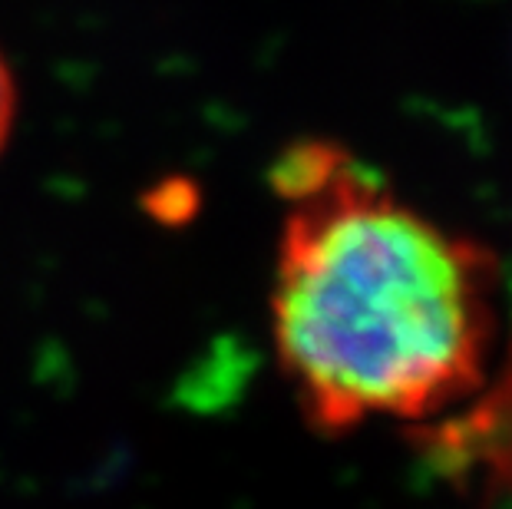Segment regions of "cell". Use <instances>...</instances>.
Listing matches in <instances>:
<instances>
[{
	"label": "cell",
	"instance_id": "obj_1",
	"mask_svg": "<svg viewBox=\"0 0 512 509\" xmlns=\"http://www.w3.org/2000/svg\"><path fill=\"white\" fill-rule=\"evenodd\" d=\"M281 238L271 341L304 420L341 433L420 424L493 371L499 265L446 232L334 139H298L271 166Z\"/></svg>",
	"mask_w": 512,
	"mask_h": 509
},
{
	"label": "cell",
	"instance_id": "obj_2",
	"mask_svg": "<svg viewBox=\"0 0 512 509\" xmlns=\"http://www.w3.org/2000/svg\"><path fill=\"white\" fill-rule=\"evenodd\" d=\"M407 427L420 460L460 496L512 503V344L476 394Z\"/></svg>",
	"mask_w": 512,
	"mask_h": 509
},
{
	"label": "cell",
	"instance_id": "obj_3",
	"mask_svg": "<svg viewBox=\"0 0 512 509\" xmlns=\"http://www.w3.org/2000/svg\"><path fill=\"white\" fill-rule=\"evenodd\" d=\"M14 119H17V83L7 57L0 53V156H4L10 136H14Z\"/></svg>",
	"mask_w": 512,
	"mask_h": 509
}]
</instances>
